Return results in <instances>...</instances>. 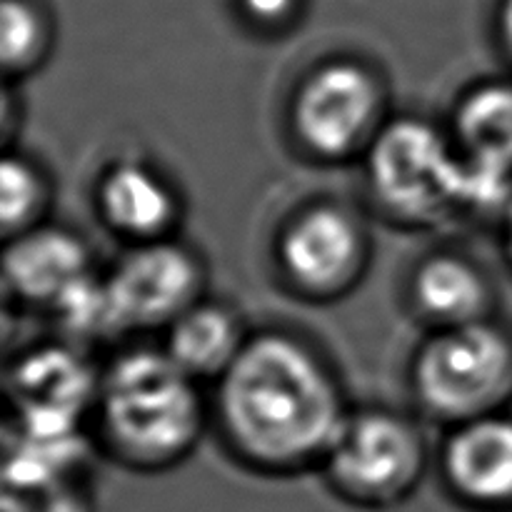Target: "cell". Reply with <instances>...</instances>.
Segmentation results:
<instances>
[{"label": "cell", "mask_w": 512, "mask_h": 512, "mask_svg": "<svg viewBox=\"0 0 512 512\" xmlns=\"http://www.w3.org/2000/svg\"><path fill=\"white\" fill-rule=\"evenodd\" d=\"M218 408L240 458L270 473L323 463L348 420L328 365L283 333L245 340L220 378Z\"/></svg>", "instance_id": "1"}, {"label": "cell", "mask_w": 512, "mask_h": 512, "mask_svg": "<svg viewBox=\"0 0 512 512\" xmlns=\"http://www.w3.org/2000/svg\"><path fill=\"white\" fill-rule=\"evenodd\" d=\"M100 428L120 463L163 470L193 453L203 433L195 380L165 350L135 348L100 378Z\"/></svg>", "instance_id": "2"}, {"label": "cell", "mask_w": 512, "mask_h": 512, "mask_svg": "<svg viewBox=\"0 0 512 512\" xmlns=\"http://www.w3.org/2000/svg\"><path fill=\"white\" fill-rule=\"evenodd\" d=\"M420 405L450 423L493 415L512 398V335L490 320L440 328L413 363Z\"/></svg>", "instance_id": "3"}, {"label": "cell", "mask_w": 512, "mask_h": 512, "mask_svg": "<svg viewBox=\"0 0 512 512\" xmlns=\"http://www.w3.org/2000/svg\"><path fill=\"white\" fill-rule=\"evenodd\" d=\"M365 153L370 190L395 218L428 223L460 205L463 160L435 125L420 118L390 120Z\"/></svg>", "instance_id": "4"}, {"label": "cell", "mask_w": 512, "mask_h": 512, "mask_svg": "<svg viewBox=\"0 0 512 512\" xmlns=\"http://www.w3.org/2000/svg\"><path fill=\"white\" fill-rule=\"evenodd\" d=\"M323 468L330 488L348 503L393 508L423 480V435L410 420L385 410L348 415Z\"/></svg>", "instance_id": "5"}, {"label": "cell", "mask_w": 512, "mask_h": 512, "mask_svg": "<svg viewBox=\"0 0 512 512\" xmlns=\"http://www.w3.org/2000/svg\"><path fill=\"white\" fill-rule=\"evenodd\" d=\"M383 85L355 60H330L305 75L290 108L300 143L323 160L368 150L383 128Z\"/></svg>", "instance_id": "6"}, {"label": "cell", "mask_w": 512, "mask_h": 512, "mask_svg": "<svg viewBox=\"0 0 512 512\" xmlns=\"http://www.w3.org/2000/svg\"><path fill=\"white\" fill-rule=\"evenodd\" d=\"M118 333L168 328L200 300L203 268L185 245L170 238L138 243L105 278Z\"/></svg>", "instance_id": "7"}, {"label": "cell", "mask_w": 512, "mask_h": 512, "mask_svg": "<svg viewBox=\"0 0 512 512\" xmlns=\"http://www.w3.org/2000/svg\"><path fill=\"white\" fill-rule=\"evenodd\" d=\"M365 233L338 205H310L283 228L278 263L290 283L315 298H333L358 283L365 265Z\"/></svg>", "instance_id": "8"}, {"label": "cell", "mask_w": 512, "mask_h": 512, "mask_svg": "<svg viewBox=\"0 0 512 512\" xmlns=\"http://www.w3.org/2000/svg\"><path fill=\"white\" fill-rule=\"evenodd\" d=\"M450 493L478 512H512V418L493 413L460 423L443 448Z\"/></svg>", "instance_id": "9"}, {"label": "cell", "mask_w": 512, "mask_h": 512, "mask_svg": "<svg viewBox=\"0 0 512 512\" xmlns=\"http://www.w3.org/2000/svg\"><path fill=\"white\" fill-rule=\"evenodd\" d=\"M3 273L18 298L53 305L90 273V255L83 240L68 230L33 228L8 240Z\"/></svg>", "instance_id": "10"}, {"label": "cell", "mask_w": 512, "mask_h": 512, "mask_svg": "<svg viewBox=\"0 0 512 512\" xmlns=\"http://www.w3.org/2000/svg\"><path fill=\"white\" fill-rule=\"evenodd\" d=\"M20 418L78 420L88 400L98 398L100 378L65 348H40L18 360L10 375Z\"/></svg>", "instance_id": "11"}, {"label": "cell", "mask_w": 512, "mask_h": 512, "mask_svg": "<svg viewBox=\"0 0 512 512\" xmlns=\"http://www.w3.org/2000/svg\"><path fill=\"white\" fill-rule=\"evenodd\" d=\"M98 210L115 233L138 245L168 238L178 218V198L153 168L123 160L100 180Z\"/></svg>", "instance_id": "12"}, {"label": "cell", "mask_w": 512, "mask_h": 512, "mask_svg": "<svg viewBox=\"0 0 512 512\" xmlns=\"http://www.w3.org/2000/svg\"><path fill=\"white\" fill-rule=\"evenodd\" d=\"M413 300L425 318L440 328L488 320L493 290L478 265L455 253H438L418 265L413 278Z\"/></svg>", "instance_id": "13"}, {"label": "cell", "mask_w": 512, "mask_h": 512, "mask_svg": "<svg viewBox=\"0 0 512 512\" xmlns=\"http://www.w3.org/2000/svg\"><path fill=\"white\" fill-rule=\"evenodd\" d=\"M245 340L238 318L228 308L198 300L168 325L163 350L193 380L223 378Z\"/></svg>", "instance_id": "14"}, {"label": "cell", "mask_w": 512, "mask_h": 512, "mask_svg": "<svg viewBox=\"0 0 512 512\" xmlns=\"http://www.w3.org/2000/svg\"><path fill=\"white\" fill-rule=\"evenodd\" d=\"M455 148L478 168L512 175V83H483L460 100Z\"/></svg>", "instance_id": "15"}, {"label": "cell", "mask_w": 512, "mask_h": 512, "mask_svg": "<svg viewBox=\"0 0 512 512\" xmlns=\"http://www.w3.org/2000/svg\"><path fill=\"white\" fill-rule=\"evenodd\" d=\"M48 205L43 173L23 155H5L0 165V225L5 240L38 228Z\"/></svg>", "instance_id": "16"}, {"label": "cell", "mask_w": 512, "mask_h": 512, "mask_svg": "<svg viewBox=\"0 0 512 512\" xmlns=\"http://www.w3.org/2000/svg\"><path fill=\"white\" fill-rule=\"evenodd\" d=\"M45 30L40 15L25 0H3L0 8V60L5 75H23L40 63Z\"/></svg>", "instance_id": "17"}, {"label": "cell", "mask_w": 512, "mask_h": 512, "mask_svg": "<svg viewBox=\"0 0 512 512\" xmlns=\"http://www.w3.org/2000/svg\"><path fill=\"white\" fill-rule=\"evenodd\" d=\"M53 313L58 315L60 325L75 335H110L118 333L113 308H110L108 288L105 278L98 280L93 273L80 278L78 283L70 285L53 305Z\"/></svg>", "instance_id": "18"}, {"label": "cell", "mask_w": 512, "mask_h": 512, "mask_svg": "<svg viewBox=\"0 0 512 512\" xmlns=\"http://www.w3.org/2000/svg\"><path fill=\"white\" fill-rule=\"evenodd\" d=\"M3 512H93L83 480H3Z\"/></svg>", "instance_id": "19"}, {"label": "cell", "mask_w": 512, "mask_h": 512, "mask_svg": "<svg viewBox=\"0 0 512 512\" xmlns=\"http://www.w3.org/2000/svg\"><path fill=\"white\" fill-rule=\"evenodd\" d=\"M243 10L255 20L263 23H278L293 10L295 0H240Z\"/></svg>", "instance_id": "20"}, {"label": "cell", "mask_w": 512, "mask_h": 512, "mask_svg": "<svg viewBox=\"0 0 512 512\" xmlns=\"http://www.w3.org/2000/svg\"><path fill=\"white\" fill-rule=\"evenodd\" d=\"M500 35L512 58V0H503V8H500Z\"/></svg>", "instance_id": "21"}, {"label": "cell", "mask_w": 512, "mask_h": 512, "mask_svg": "<svg viewBox=\"0 0 512 512\" xmlns=\"http://www.w3.org/2000/svg\"><path fill=\"white\" fill-rule=\"evenodd\" d=\"M505 218V253H508V260L512 265V205L508 208V213L503 215Z\"/></svg>", "instance_id": "22"}]
</instances>
